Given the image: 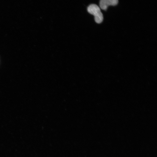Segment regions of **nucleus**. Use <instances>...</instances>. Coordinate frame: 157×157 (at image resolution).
<instances>
[{"mask_svg":"<svg viewBox=\"0 0 157 157\" xmlns=\"http://www.w3.org/2000/svg\"><path fill=\"white\" fill-rule=\"evenodd\" d=\"M88 12L93 15L95 22L98 24L102 22L103 20V16L99 7L95 4H91L87 8Z\"/></svg>","mask_w":157,"mask_h":157,"instance_id":"f257e3e1","label":"nucleus"},{"mask_svg":"<svg viewBox=\"0 0 157 157\" xmlns=\"http://www.w3.org/2000/svg\"><path fill=\"white\" fill-rule=\"evenodd\" d=\"M118 3V0H100L99 3L100 8L106 10L109 6H115Z\"/></svg>","mask_w":157,"mask_h":157,"instance_id":"f03ea898","label":"nucleus"}]
</instances>
